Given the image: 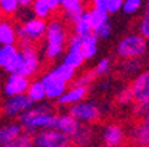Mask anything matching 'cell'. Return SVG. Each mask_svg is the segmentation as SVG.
<instances>
[{
    "mask_svg": "<svg viewBox=\"0 0 149 147\" xmlns=\"http://www.w3.org/2000/svg\"><path fill=\"white\" fill-rule=\"evenodd\" d=\"M65 22L67 21L62 18H52L50 21H47L43 56L49 62L58 60L61 56H63V53L67 50L70 35Z\"/></svg>",
    "mask_w": 149,
    "mask_h": 147,
    "instance_id": "obj_1",
    "label": "cell"
},
{
    "mask_svg": "<svg viewBox=\"0 0 149 147\" xmlns=\"http://www.w3.org/2000/svg\"><path fill=\"white\" fill-rule=\"evenodd\" d=\"M56 118H58V115L55 113V110L50 104L40 101L38 104H36V106L33 104L27 112H24L18 118V121L22 125L24 131L36 134L40 130L55 128L56 127Z\"/></svg>",
    "mask_w": 149,
    "mask_h": 147,
    "instance_id": "obj_2",
    "label": "cell"
},
{
    "mask_svg": "<svg viewBox=\"0 0 149 147\" xmlns=\"http://www.w3.org/2000/svg\"><path fill=\"white\" fill-rule=\"evenodd\" d=\"M47 19L43 18H30L22 25L18 27V43L21 46L36 44L46 37Z\"/></svg>",
    "mask_w": 149,
    "mask_h": 147,
    "instance_id": "obj_3",
    "label": "cell"
},
{
    "mask_svg": "<svg viewBox=\"0 0 149 147\" xmlns=\"http://www.w3.org/2000/svg\"><path fill=\"white\" fill-rule=\"evenodd\" d=\"M148 41L140 32L139 34H129L123 37L117 44V56L121 59L130 57H142L148 52Z\"/></svg>",
    "mask_w": 149,
    "mask_h": 147,
    "instance_id": "obj_4",
    "label": "cell"
},
{
    "mask_svg": "<svg viewBox=\"0 0 149 147\" xmlns=\"http://www.w3.org/2000/svg\"><path fill=\"white\" fill-rule=\"evenodd\" d=\"M71 144V137L58 128L40 130L34 134V146L37 147H68Z\"/></svg>",
    "mask_w": 149,
    "mask_h": 147,
    "instance_id": "obj_5",
    "label": "cell"
},
{
    "mask_svg": "<svg viewBox=\"0 0 149 147\" xmlns=\"http://www.w3.org/2000/svg\"><path fill=\"white\" fill-rule=\"evenodd\" d=\"M68 112L77 118L81 124H95L100 119V108L95 101H78L70 106Z\"/></svg>",
    "mask_w": 149,
    "mask_h": 147,
    "instance_id": "obj_6",
    "label": "cell"
},
{
    "mask_svg": "<svg viewBox=\"0 0 149 147\" xmlns=\"http://www.w3.org/2000/svg\"><path fill=\"white\" fill-rule=\"evenodd\" d=\"M33 104H34V101L28 97L27 93H24V94L8 97L6 101L3 103L2 110L8 118H19L24 112H27Z\"/></svg>",
    "mask_w": 149,
    "mask_h": 147,
    "instance_id": "obj_7",
    "label": "cell"
},
{
    "mask_svg": "<svg viewBox=\"0 0 149 147\" xmlns=\"http://www.w3.org/2000/svg\"><path fill=\"white\" fill-rule=\"evenodd\" d=\"M21 53H22L24 62H22V68H21L19 74H22L28 78L34 77L41 66V59L40 53L36 49L34 44H27V46H21Z\"/></svg>",
    "mask_w": 149,
    "mask_h": 147,
    "instance_id": "obj_8",
    "label": "cell"
},
{
    "mask_svg": "<svg viewBox=\"0 0 149 147\" xmlns=\"http://www.w3.org/2000/svg\"><path fill=\"white\" fill-rule=\"evenodd\" d=\"M46 90V99L49 100H58L63 93L68 90V82L55 75L52 71H47L43 77L40 78Z\"/></svg>",
    "mask_w": 149,
    "mask_h": 147,
    "instance_id": "obj_9",
    "label": "cell"
},
{
    "mask_svg": "<svg viewBox=\"0 0 149 147\" xmlns=\"http://www.w3.org/2000/svg\"><path fill=\"white\" fill-rule=\"evenodd\" d=\"M30 84H31L30 78L25 77V75H22V74H19V72L9 74V77L6 78L3 87H2V93L6 97L24 94V93H27Z\"/></svg>",
    "mask_w": 149,
    "mask_h": 147,
    "instance_id": "obj_10",
    "label": "cell"
},
{
    "mask_svg": "<svg viewBox=\"0 0 149 147\" xmlns=\"http://www.w3.org/2000/svg\"><path fill=\"white\" fill-rule=\"evenodd\" d=\"M130 90L136 103H149V69L133 78Z\"/></svg>",
    "mask_w": 149,
    "mask_h": 147,
    "instance_id": "obj_11",
    "label": "cell"
},
{
    "mask_svg": "<svg viewBox=\"0 0 149 147\" xmlns=\"http://www.w3.org/2000/svg\"><path fill=\"white\" fill-rule=\"evenodd\" d=\"M127 135L118 124H108L102 130V143L108 147H118L125 144Z\"/></svg>",
    "mask_w": 149,
    "mask_h": 147,
    "instance_id": "obj_12",
    "label": "cell"
},
{
    "mask_svg": "<svg viewBox=\"0 0 149 147\" xmlns=\"http://www.w3.org/2000/svg\"><path fill=\"white\" fill-rule=\"evenodd\" d=\"M87 93H89V87L80 86V84H75L74 82V86L68 87V90L63 93L56 101H58V104H59L61 108H70L71 104L78 103V101L86 99Z\"/></svg>",
    "mask_w": 149,
    "mask_h": 147,
    "instance_id": "obj_13",
    "label": "cell"
},
{
    "mask_svg": "<svg viewBox=\"0 0 149 147\" xmlns=\"http://www.w3.org/2000/svg\"><path fill=\"white\" fill-rule=\"evenodd\" d=\"M24 128L18 122H5L0 125V147H12L13 141L22 134Z\"/></svg>",
    "mask_w": 149,
    "mask_h": 147,
    "instance_id": "obj_14",
    "label": "cell"
},
{
    "mask_svg": "<svg viewBox=\"0 0 149 147\" xmlns=\"http://www.w3.org/2000/svg\"><path fill=\"white\" fill-rule=\"evenodd\" d=\"M18 43V27L12 24L9 18L0 19V46Z\"/></svg>",
    "mask_w": 149,
    "mask_h": 147,
    "instance_id": "obj_15",
    "label": "cell"
},
{
    "mask_svg": "<svg viewBox=\"0 0 149 147\" xmlns=\"http://www.w3.org/2000/svg\"><path fill=\"white\" fill-rule=\"evenodd\" d=\"M80 125H81V122H80L77 118H74V116L68 112V113L58 115V118H56V127H55V128H58V130H61L62 133H65L67 135L72 137V135L78 131Z\"/></svg>",
    "mask_w": 149,
    "mask_h": 147,
    "instance_id": "obj_16",
    "label": "cell"
},
{
    "mask_svg": "<svg viewBox=\"0 0 149 147\" xmlns=\"http://www.w3.org/2000/svg\"><path fill=\"white\" fill-rule=\"evenodd\" d=\"M86 60L87 59L84 57L81 47H78V46H67V50H65V53H63L62 62H65L67 65L72 66L74 69H80L84 65Z\"/></svg>",
    "mask_w": 149,
    "mask_h": 147,
    "instance_id": "obj_17",
    "label": "cell"
},
{
    "mask_svg": "<svg viewBox=\"0 0 149 147\" xmlns=\"http://www.w3.org/2000/svg\"><path fill=\"white\" fill-rule=\"evenodd\" d=\"M99 38L90 32V34H86L83 35V41H81V50H83V55L87 60H92L96 55H97V50H99Z\"/></svg>",
    "mask_w": 149,
    "mask_h": 147,
    "instance_id": "obj_18",
    "label": "cell"
},
{
    "mask_svg": "<svg viewBox=\"0 0 149 147\" xmlns=\"http://www.w3.org/2000/svg\"><path fill=\"white\" fill-rule=\"evenodd\" d=\"M130 140L136 146H149V124L146 122L137 124L132 130Z\"/></svg>",
    "mask_w": 149,
    "mask_h": 147,
    "instance_id": "obj_19",
    "label": "cell"
},
{
    "mask_svg": "<svg viewBox=\"0 0 149 147\" xmlns=\"http://www.w3.org/2000/svg\"><path fill=\"white\" fill-rule=\"evenodd\" d=\"M89 125L90 124H81L80 125L78 131L71 137L72 144H75V146H89V144H92V140H93L95 134H93V130L89 127Z\"/></svg>",
    "mask_w": 149,
    "mask_h": 147,
    "instance_id": "obj_20",
    "label": "cell"
},
{
    "mask_svg": "<svg viewBox=\"0 0 149 147\" xmlns=\"http://www.w3.org/2000/svg\"><path fill=\"white\" fill-rule=\"evenodd\" d=\"M74 32L81 34V35H86L93 32V24H92V18H90V10H84V13L81 15V18L77 21V22L72 25Z\"/></svg>",
    "mask_w": 149,
    "mask_h": 147,
    "instance_id": "obj_21",
    "label": "cell"
},
{
    "mask_svg": "<svg viewBox=\"0 0 149 147\" xmlns=\"http://www.w3.org/2000/svg\"><path fill=\"white\" fill-rule=\"evenodd\" d=\"M27 94L34 103H40L46 99V90H45V86H43V82H41V79L31 81L30 87L27 90Z\"/></svg>",
    "mask_w": 149,
    "mask_h": 147,
    "instance_id": "obj_22",
    "label": "cell"
},
{
    "mask_svg": "<svg viewBox=\"0 0 149 147\" xmlns=\"http://www.w3.org/2000/svg\"><path fill=\"white\" fill-rule=\"evenodd\" d=\"M55 75H58L59 78H62L63 81H67L68 84L70 82H72L77 77H75V72H77V69H74L72 66H70V65H67L65 62H61V63H58L56 66H53L52 69H50Z\"/></svg>",
    "mask_w": 149,
    "mask_h": 147,
    "instance_id": "obj_23",
    "label": "cell"
},
{
    "mask_svg": "<svg viewBox=\"0 0 149 147\" xmlns=\"http://www.w3.org/2000/svg\"><path fill=\"white\" fill-rule=\"evenodd\" d=\"M19 49L16 44H6V46H0V69H3L10 63V60L18 55Z\"/></svg>",
    "mask_w": 149,
    "mask_h": 147,
    "instance_id": "obj_24",
    "label": "cell"
},
{
    "mask_svg": "<svg viewBox=\"0 0 149 147\" xmlns=\"http://www.w3.org/2000/svg\"><path fill=\"white\" fill-rule=\"evenodd\" d=\"M22 8L19 0H0V15L5 18L15 16Z\"/></svg>",
    "mask_w": 149,
    "mask_h": 147,
    "instance_id": "obj_25",
    "label": "cell"
},
{
    "mask_svg": "<svg viewBox=\"0 0 149 147\" xmlns=\"http://www.w3.org/2000/svg\"><path fill=\"white\" fill-rule=\"evenodd\" d=\"M31 12L34 16L37 18H43V19H49L53 13L52 8L47 5L46 0H34L31 5Z\"/></svg>",
    "mask_w": 149,
    "mask_h": 147,
    "instance_id": "obj_26",
    "label": "cell"
},
{
    "mask_svg": "<svg viewBox=\"0 0 149 147\" xmlns=\"http://www.w3.org/2000/svg\"><path fill=\"white\" fill-rule=\"evenodd\" d=\"M90 18H92V24H93V30L100 27L102 24L108 22L109 21V12L103 9V8H96V6H92L90 9Z\"/></svg>",
    "mask_w": 149,
    "mask_h": 147,
    "instance_id": "obj_27",
    "label": "cell"
},
{
    "mask_svg": "<svg viewBox=\"0 0 149 147\" xmlns=\"http://www.w3.org/2000/svg\"><path fill=\"white\" fill-rule=\"evenodd\" d=\"M84 5L83 3H80V5H75V6H71V8H68V9H62V12H63V19L67 21L68 24H71V25H74L77 21L81 18V15L84 13Z\"/></svg>",
    "mask_w": 149,
    "mask_h": 147,
    "instance_id": "obj_28",
    "label": "cell"
},
{
    "mask_svg": "<svg viewBox=\"0 0 149 147\" xmlns=\"http://www.w3.org/2000/svg\"><path fill=\"white\" fill-rule=\"evenodd\" d=\"M121 69H123V72H124L125 75H133V74H136L139 69H142V62H140V57L124 59Z\"/></svg>",
    "mask_w": 149,
    "mask_h": 147,
    "instance_id": "obj_29",
    "label": "cell"
},
{
    "mask_svg": "<svg viewBox=\"0 0 149 147\" xmlns=\"http://www.w3.org/2000/svg\"><path fill=\"white\" fill-rule=\"evenodd\" d=\"M143 6V0H124L123 3V13L125 15H134Z\"/></svg>",
    "mask_w": 149,
    "mask_h": 147,
    "instance_id": "obj_30",
    "label": "cell"
},
{
    "mask_svg": "<svg viewBox=\"0 0 149 147\" xmlns=\"http://www.w3.org/2000/svg\"><path fill=\"white\" fill-rule=\"evenodd\" d=\"M31 146H34V134L27 131H22V134L12 144V147H31Z\"/></svg>",
    "mask_w": 149,
    "mask_h": 147,
    "instance_id": "obj_31",
    "label": "cell"
},
{
    "mask_svg": "<svg viewBox=\"0 0 149 147\" xmlns=\"http://www.w3.org/2000/svg\"><path fill=\"white\" fill-rule=\"evenodd\" d=\"M93 34L99 38V40H106V38H109L111 35H112V24L109 22H105V24H102L100 27H97V28H95L93 30Z\"/></svg>",
    "mask_w": 149,
    "mask_h": 147,
    "instance_id": "obj_32",
    "label": "cell"
},
{
    "mask_svg": "<svg viewBox=\"0 0 149 147\" xmlns=\"http://www.w3.org/2000/svg\"><path fill=\"white\" fill-rule=\"evenodd\" d=\"M22 62H24V57H22V53H21V50L18 52V55L10 60V63L5 68V72L8 74H15V72H19L21 68H22Z\"/></svg>",
    "mask_w": 149,
    "mask_h": 147,
    "instance_id": "obj_33",
    "label": "cell"
},
{
    "mask_svg": "<svg viewBox=\"0 0 149 147\" xmlns=\"http://www.w3.org/2000/svg\"><path fill=\"white\" fill-rule=\"evenodd\" d=\"M93 71H95V74H96L97 77H103V75H106V74L111 71V60H109L108 57L100 59L97 63L95 65Z\"/></svg>",
    "mask_w": 149,
    "mask_h": 147,
    "instance_id": "obj_34",
    "label": "cell"
},
{
    "mask_svg": "<svg viewBox=\"0 0 149 147\" xmlns=\"http://www.w3.org/2000/svg\"><path fill=\"white\" fill-rule=\"evenodd\" d=\"M96 74H95V71H86V72H83L80 77H77L75 79H74V82L75 84H80V86H86V87H89L90 84L96 79Z\"/></svg>",
    "mask_w": 149,
    "mask_h": 147,
    "instance_id": "obj_35",
    "label": "cell"
},
{
    "mask_svg": "<svg viewBox=\"0 0 149 147\" xmlns=\"http://www.w3.org/2000/svg\"><path fill=\"white\" fill-rule=\"evenodd\" d=\"M137 30L146 40H149V12L145 10V13L142 15V18L139 21V25H137Z\"/></svg>",
    "mask_w": 149,
    "mask_h": 147,
    "instance_id": "obj_36",
    "label": "cell"
},
{
    "mask_svg": "<svg viewBox=\"0 0 149 147\" xmlns=\"http://www.w3.org/2000/svg\"><path fill=\"white\" fill-rule=\"evenodd\" d=\"M132 101H134V99H133V93H132L130 87L121 90L117 94V103L118 104H130Z\"/></svg>",
    "mask_w": 149,
    "mask_h": 147,
    "instance_id": "obj_37",
    "label": "cell"
},
{
    "mask_svg": "<svg viewBox=\"0 0 149 147\" xmlns=\"http://www.w3.org/2000/svg\"><path fill=\"white\" fill-rule=\"evenodd\" d=\"M123 3H124V0H108V3H106V10L109 12V15L117 13V12L123 10Z\"/></svg>",
    "mask_w": 149,
    "mask_h": 147,
    "instance_id": "obj_38",
    "label": "cell"
},
{
    "mask_svg": "<svg viewBox=\"0 0 149 147\" xmlns=\"http://www.w3.org/2000/svg\"><path fill=\"white\" fill-rule=\"evenodd\" d=\"M46 2H47V5L52 8L53 12H58V10L62 9V0H46Z\"/></svg>",
    "mask_w": 149,
    "mask_h": 147,
    "instance_id": "obj_39",
    "label": "cell"
},
{
    "mask_svg": "<svg viewBox=\"0 0 149 147\" xmlns=\"http://www.w3.org/2000/svg\"><path fill=\"white\" fill-rule=\"evenodd\" d=\"M83 3V0H62V9H68L71 6Z\"/></svg>",
    "mask_w": 149,
    "mask_h": 147,
    "instance_id": "obj_40",
    "label": "cell"
},
{
    "mask_svg": "<svg viewBox=\"0 0 149 147\" xmlns=\"http://www.w3.org/2000/svg\"><path fill=\"white\" fill-rule=\"evenodd\" d=\"M92 3V6H96V8H103L106 9V3H108V0H89Z\"/></svg>",
    "mask_w": 149,
    "mask_h": 147,
    "instance_id": "obj_41",
    "label": "cell"
},
{
    "mask_svg": "<svg viewBox=\"0 0 149 147\" xmlns=\"http://www.w3.org/2000/svg\"><path fill=\"white\" fill-rule=\"evenodd\" d=\"M19 2H21V5H22V8H28V6L33 5L34 0H19Z\"/></svg>",
    "mask_w": 149,
    "mask_h": 147,
    "instance_id": "obj_42",
    "label": "cell"
},
{
    "mask_svg": "<svg viewBox=\"0 0 149 147\" xmlns=\"http://www.w3.org/2000/svg\"><path fill=\"white\" fill-rule=\"evenodd\" d=\"M145 10H146V12H149V2L146 3V8H145Z\"/></svg>",
    "mask_w": 149,
    "mask_h": 147,
    "instance_id": "obj_43",
    "label": "cell"
}]
</instances>
